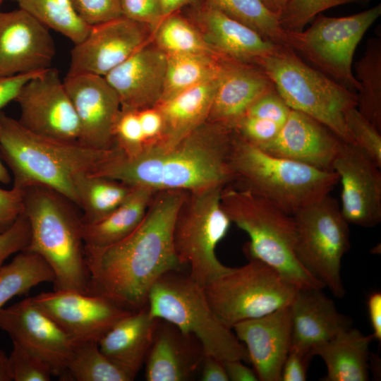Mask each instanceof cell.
<instances>
[{"label": "cell", "instance_id": "cell-1", "mask_svg": "<svg viewBox=\"0 0 381 381\" xmlns=\"http://www.w3.org/2000/svg\"><path fill=\"white\" fill-rule=\"evenodd\" d=\"M186 193L157 191L143 219L128 236L106 247L84 246L90 294L103 296L131 312L147 306L154 284L181 267L172 233Z\"/></svg>", "mask_w": 381, "mask_h": 381}, {"label": "cell", "instance_id": "cell-2", "mask_svg": "<svg viewBox=\"0 0 381 381\" xmlns=\"http://www.w3.org/2000/svg\"><path fill=\"white\" fill-rule=\"evenodd\" d=\"M234 130L207 121L169 146L145 147L133 159L120 155L95 176L120 181L155 191H190L233 181L229 164Z\"/></svg>", "mask_w": 381, "mask_h": 381}, {"label": "cell", "instance_id": "cell-3", "mask_svg": "<svg viewBox=\"0 0 381 381\" xmlns=\"http://www.w3.org/2000/svg\"><path fill=\"white\" fill-rule=\"evenodd\" d=\"M121 154L116 147L100 150L78 141L68 142L32 133L0 112V157L13 176V187H44L59 193L75 206V183L83 175H95Z\"/></svg>", "mask_w": 381, "mask_h": 381}, {"label": "cell", "instance_id": "cell-4", "mask_svg": "<svg viewBox=\"0 0 381 381\" xmlns=\"http://www.w3.org/2000/svg\"><path fill=\"white\" fill-rule=\"evenodd\" d=\"M229 164L233 186L267 199L291 215L329 195L339 182L334 171L272 156L234 131Z\"/></svg>", "mask_w": 381, "mask_h": 381}, {"label": "cell", "instance_id": "cell-5", "mask_svg": "<svg viewBox=\"0 0 381 381\" xmlns=\"http://www.w3.org/2000/svg\"><path fill=\"white\" fill-rule=\"evenodd\" d=\"M23 190V213L30 228V243L25 250L38 254L50 266L54 289L90 294L82 219L72 208L74 204L44 187Z\"/></svg>", "mask_w": 381, "mask_h": 381}, {"label": "cell", "instance_id": "cell-6", "mask_svg": "<svg viewBox=\"0 0 381 381\" xmlns=\"http://www.w3.org/2000/svg\"><path fill=\"white\" fill-rule=\"evenodd\" d=\"M223 210L250 241L243 246L248 260H258L298 289H321L299 263L295 253L296 224L289 214L267 199L229 183L221 192Z\"/></svg>", "mask_w": 381, "mask_h": 381}, {"label": "cell", "instance_id": "cell-7", "mask_svg": "<svg viewBox=\"0 0 381 381\" xmlns=\"http://www.w3.org/2000/svg\"><path fill=\"white\" fill-rule=\"evenodd\" d=\"M257 66L291 109L312 117L353 145L344 114L357 106V94L306 64L289 47H279Z\"/></svg>", "mask_w": 381, "mask_h": 381}, {"label": "cell", "instance_id": "cell-8", "mask_svg": "<svg viewBox=\"0 0 381 381\" xmlns=\"http://www.w3.org/2000/svg\"><path fill=\"white\" fill-rule=\"evenodd\" d=\"M150 314L171 323L201 344L205 354L224 362L250 363L245 346L232 329L224 325L210 308L202 286L180 270L162 275L152 286L147 298Z\"/></svg>", "mask_w": 381, "mask_h": 381}, {"label": "cell", "instance_id": "cell-9", "mask_svg": "<svg viewBox=\"0 0 381 381\" xmlns=\"http://www.w3.org/2000/svg\"><path fill=\"white\" fill-rule=\"evenodd\" d=\"M224 186L187 191L174 223L172 239L178 262L181 267L188 265L190 277L202 286L231 268L220 262L215 252L231 224L221 204Z\"/></svg>", "mask_w": 381, "mask_h": 381}, {"label": "cell", "instance_id": "cell-10", "mask_svg": "<svg viewBox=\"0 0 381 381\" xmlns=\"http://www.w3.org/2000/svg\"><path fill=\"white\" fill-rule=\"evenodd\" d=\"M203 288L214 313L231 329L238 322L291 306L298 290L272 267L255 259L231 267Z\"/></svg>", "mask_w": 381, "mask_h": 381}, {"label": "cell", "instance_id": "cell-11", "mask_svg": "<svg viewBox=\"0 0 381 381\" xmlns=\"http://www.w3.org/2000/svg\"><path fill=\"white\" fill-rule=\"evenodd\" d=\"M293 217L298 261L335 297L343 298L346 291L341 266L342 258L350 248V232L337 201L328 195Z\"/></svg>", "mask_w": 381, "mask_h": 381}, {"label": "cell", "instance_id": "cell-12", "mask_svg": "<svg viewBox=\"0 0 381 381\" xmlns=\"http://www.w3.org/2000/svg\"><path fill=\"white\" fill-rule=\"evenodd\" d=\"M381 15V4L343 17L318 15L300 32H286L288 47L300 53L349 89L361 90L352 71L358 44Z\"/></svg>", "mask_w": 381, "mask_h": 381}, {"label": "cell", "instance_id": "cell-13", "mask_svg": "<svg viewBox=\"0 0 381 381\" xmlns=\"http://www.w3.org/2000/svg\"><path fill=\"white\" fill-rule=\"evenodd\" d=\"M15 101L20 109L18 121L28 131L57 140L78 141V117L56 68L50 67L29 80Z\"/></svg>", "mask_w": 381, "mask_h": 381}, {"label": "cell", "instance_id": "cell-14", "mask_svg": "<svg viewBox=\"0 0 381 381\" xmlns=\"http://www.w3.org/2000/svg\"><path fill=\"white\" fill-rule=\"evenodd\" d=\"M32 298L75 344L98 342L114 325L132 313L103 296L71 289L41 292Z\"/></svg>", "mask_w": 381, "mask_h": 381}, {"label": "cell", "instance_id": "cell-15", "mask_svg": "<svg viewBox=\"0 0 381 381\" xmlns=\"http://www.w3.org/2000/svg\"><path fill=\"white\" fill-rule=\"evenodd\" d=\"M0 329L51 369L67 378V365L75 346L71 338L32 300L25 298L0 309Z\"/></svg>", "mask_w": 381, "mask_h": 381}, {"label": "cell", "instance_id": "cell-16", "mask_svg": "<svg viewBox=\"0 0 381 381\" xmlns=\"http://www.w3.org/2000/svg\"><path fill=\"white\" fill-rule=\"evenodd\" d=\"M150 30L123 16L92 25L85 40L71 50L67 74L104 77L150 42Z\"/></svg>", "mask_w": 381, "mask_h": 381}, {"label": "cell", "instance_id": "cell-17", "mask_svg": "<svg viewBox=\"0 0 381 381\" xmlns=\"http://www.w3.org/2000/svg\"><path fill=\"white\" fill-rule=\"evenodd\" d=\"M79 123L78 142L91 148H115L114 127L121 109L119 98L104 77L67 74L63 80Z\"/></svg>", "mask_w": 381, "mask_h": 381}, {"label": "cell", "instance_id": "cell-18", "mask_svg": "<svg viewBox=\"0 0 381 381\" xmlns=\"http://www.w3.org/2000/svg\"><path fill=\"white\" fill-rule=\"evenodd\" d=\"M341 182V212L349 224L373 227L381 221V172L366 154L343 143L332 164Z\"/></svg>", "mask_w": 381, "mask_h": 381}, {"label": "cell", "instance_id": "cell-19", "mask_svg": "<svg viewBox=\"0 0 381 381\" xmlns=\"http://www.w3.org/2000/svg\"><path fill=\"white\" fill-rule=\"evenodd\" d=\"M54 55L47 27L20 8L0 11V78L43 71Z\"/></svg>", "mask_w": 381, "mask_h": 381}, {"label": "cell", "instance_id": "cell-20", "mask_svg": "<svg viewBox=\"0 0 381 381\" xmlns=\"http://www.w3.org/2000/svg\"><path fill=\"white\" fill-rule=\"evenodd\" d=\"M245 346L258 380L282 381V371L291 346L290 306L232 327Z\"/></svg>", "mask_w": 381, "mask_h": 381}, {"label": "cell", "instance_id": "cell-21", "mask_svg": "<svg viewBox=\"0 0 381 381\" xmlns=\"http://www.w3.org/2000/svg\"><path fill=\"white\" fill-rule=\"evenodd\" d=\"M343 143L319 121L291 109L277 136L258 147L272 156L333 171V162Z\"/></svg>", "mask_w": 381, "mask_h": 381}, {"label": "cell", "instance_id": "cell-22", "mask_svg": "<svg viewBox=\"0 0 381 381\" xmlns=\"http://www.w3.org/2000/svg\"><path fill=\"white\" fill-rule=\"evenodd\" d=\"M166 67V54L149 42L104 78L116 92L121 108L139 111L161 102Z\"/></svg>", "mask_w": 381, "mask_h": 381}, {"label": "cell", "instance_id": "cell-23", "mask_svg": "<svg viewBox=\"0 0 381 381\" xmlns=\"http://www.w3.org/2000/svg\"><path fill=\"white\" fill-rule=\"evenodd\" d=\"M203 2L198 7L195 17L206 43L218 56L257 66L262 58L280 47Z\"/></svg>", "mask_w": 381, "mask_h": 381}, {"label": "cell", "instance_id": "cell-24", "mask_svg": "<svg viewBox=\"0 0 381 381\" xmlns=\"http://www.w3.org/2000/svg\"><path fill=\"white\" fill-rule=\"evenodd\" d=\"M205 351L193 335L159 320L145 359L147 381L190 380L200 369Z\"/></svg>", "mask_w": 381, "mask_h": 381}, {"label": "cell", "instance_id": "cell-25", "mask_svg": "<svg viewBox=\"0 0 381 381\" xmlns=\"http://www.w3.org/2000/svg\"><path fill=\"white\" fill-rule=\"evenodd\" d=\"M291 348L310 355L317 346L351 327V320L339 313L321 289H298L290 306Z\"/></svg>", "mask_w": 381, "mask_h": 381}, {"label": "cell", "instance_id": "cell-26", "mask_svg": "<svg viewBox=\"0 0 381 381\" xmlns=\"http://www.w3.org/2000/svg\"><path fill=\"white\" fill-rule=\"evenodd\" d=\"M274 87L259 66L224 59L208 121L231 126L256 99Z\"/></svg>", "mask_w": 381, "mask_h": 381}, {"label": "cell", "instance_id": "cell-27", "mask_svg": "<svg viewBox=\"0 0 381 381\" xmlns=\"http://www.w3.org/2000/svg\"><path fill=\"white\" fill-rule=\"evenodd\" d=\"M158 322L147 305L114 325L99 340V349L115 363L136 376L145 361Z\"/></svg>", "mask_w": 381, "mask_h": 381}, {"label": "cell", "instance_id": "cell-28", "mask_svg": "<svg viewBox=\"0 0 381 381\" xmlns=\"http://www.w3.org/2000/svg\"><path fill=\"white\" fill-rule=\"evenodd\" d=\"M219 74L156 106L163 117L164 130L160 142L154 145H174L208 121Z\"/></svg>", "mask_w": 381, "mask_h": 381}, {"label": "cell", "instance_id": "cell-29", "mask_svg": "<svg viewBox=\"0 0 381 381\" xmlns=\"http://www.w3.org/2000/svg\"><path fill=\"white\" fill-rule=\"evenodd\" d=\"M372 334L356 328L343 330L312 350L324 361L326 381H366L369 378V347Z\"/></svg>", "mask_w": 381, "mask_h": 381}, {"label": "cell", "instance_id": "cell-30", "mask_svg": "<svg viewBox=\"0 0 381 381\" xmlns=\"http://www.w3.org/2000/svg\"><path fill=\"white\" fill-rule=\"evenodd\" d=\"M133 187L128 198L109 214L94 222H82L85 246L112 245L126 238L140 224L157 191L145 186Z\"/></svg>", "mask_w": 381, "mask_h": 381}, {"label": "cell", "instance_id": "cell-31", "mask_svg": "<svg viewBox=\"0 0 381 381\" xmlns=\"http://www.w3.org/2000/svg\"><path fill=\"white\" fill-rule=\"evenodd\" d=\"M133 186L108 177L83 175L75 183L77 206L83 215V223H91L105 217L130 195Z\"/></svg>", "mask_w": 381, "mask_h": 381}, {"label": "cell", "instance_id": "cell-32", "mask_svg": "<svg viewBox=\"0 0 381 381\" xmlns=\"http://www.w3.org/2000/svg\"><path fill=\"white\" fill-rule=\"evenodd\" d=\"M53 270L38 254L23 250L0 267V309L13 297L44 282H54Z\"/></svg>", "mask_w": 381, "mask_h": 381}, {"label": "cell", "instance_id": "cell-33", "mask_svg": "<svg viewBox=\"0 0 381 381\" xmlns=\"http://www.w3.org/2000/svg\"><path fill=\"white\" fill-rule=\"evenodd\" d=\"M223 59L207 54L167 55L164 88L161 102L217 77Z\"/></svg>", "mask_w": 381, "mask_h": 381}, {"label": "cell", "instance_id": "cell-34", "mask_svg": "<svg viewBox=\"0 0 381 381\" xmlns=\"http://www.w3.org/2000/svg\"><path fill=\"white\" fill-rule=\"evenodd\" d=\"M361 90L357 93L358 111L381 133V41L368 42L363 56L355 66Z\"/></svg>", "mask_w": 381, "mask_h": 381}, {"label": "cell", "instance_id": "cell-35", "mask_svg": "<svg viewBox=\"0 0 381 381\" xmlns=\"http://www.w3.org/2000/svg\"><path fill=\"white\" fill-rule=\"evenodd\" d=\"M210 6L254 30L264 39L288 47L287 34L278 15L262 0H203Z\"/></svg>", "mask_w": 381, "mask_h": 381}, {"label": "cell", "instance_id": "cell-36", "mask_svg": "<svg viewBox=\"0 0 381 381\" xmlns=\"http://www.w3.org/2000/svg\"><path fill=\"white\" fill-rule=\"evenodd\" d=\"M48 29L61 33L74 44L88 35L91 25L77 13L72 0H12Z\"/></svg>", "mask_w": 381, "mask_h": 381}, {"label": "cell", "instance_id": "cell-37", "mask_svg": "<svg viewBox=\"0 0 381 381\" xmlns=\"http://www.w3.org/2000/svg\"><path fill=\"white\" fill-rule=\"evenodd\" d=\"M135 377L105 356L97 341L75 344L67 365V378L77 381H131Z\"/></svg>", "mask_w": 381, "mask_h": 381}, {"label": "cell", "instance_id": "cell-38", "mask_svg": "<svg viewBox=\"0 0 381 381\" xmlns=\"http://www.w3.org/2000/svg\"><path fill=\"white\" fill-rule=\"evenodd\" d=\"M178 13L164 18L154 30L155 44L166 55H216L206 43L200 30Z\"/></svg>", "mask_w": 381, "mask_h": 381}, {"label": "cell", "instance_id": "cell-39", "mask_svg": "<svg viewBox=\"0 0 381 381\" xmlns=\"http://www.w3.org/2000/svg\"><path fill=\"white\" fill-rule=\"evenodd\" d=\"M370 0H285L279 15L286 32H300L316 16L330 8L351 3L363 4Z\"/></svg>", "mask_w": 381, "mask_h": 381}, {"label": "cell", "instance_id": "cell-40", "mask_svg": "<svg viewBox=\"0 0 381 381\" xmlns=\"http://www.w3.org/2000/svg\"><path fill=\"white\" fill-rule=\"evenodd\" d=\"M344 120L353 145L381 168V133L358 111L356 107L345 112Z\"/></svg>", "mask_w": 381, "mask_h": 381}, {"label": "cell", "instance_id": "cell-41", "mask_svg": "<svg viewBox=\"0 0 381 381\" xmlns=\"http://www.w3.org/2000/svg\"><path fill=\"white\" fill-rule=\"evenodd\" d=\"M114 138L125 158H135L143 152L145 141L137 110L121 109L114 127Z\"/></svg>", "mask_w": 381, "mask_h": 381}, {"label": "cell", "instance_id": "cell-42", "mask_svg": "<svg viewBox=\"0 0 381 381\" xmlns=\"http://www.w3.org/2000/svg\"><path fill=\"white\" fill-rule=\"evenodd\" d=\"M9 368L14 381H49L52 375L48 365L42 359L13 343L8 356Z\"/></svg>", "mask_w": 381, "mask_h": 381}, {"label": "cell", "instance_id": "cell-43", "mask_svg": "<svg viewBox=\"0 0 381 381\" xmlns=\"http://www.w3.org/2000/svg\"><path fill=\"white\" fill-rule=\"evenodd\" d=\"M231 126L241 138L260 147L273 140L282 126L270 120L243 115Z\"/></svg>", "mask_w": 381, "mask_h": 381}, {"label": "cell", "instance_id": "cell-44", "mask_svg": "<svg viewBox=\"0 0 381 381\" xmlns=\"http://www.w3.org/2000/svg\"><path fill=\"white\" fill-rule=\"evenodd\" d=\"M80 18L95 25L122 16L121 0H72Z\"/></svg>", "mask_w": 381, "mask_h": 381}, {"label": "cell", "instance_id": "cell-45", "mask_svg": "<svg viewBox=\"0 0 381 381\" xmlns=\"http://www.w3.org/2000/svg\"><path fill=\"white\" fill-rule=\"evenodd\" d=\"M290 111L291 109L274 87L256 99L243 115L270 120L282 126Z\"/></svg>", "mask_w": 381, "mask_h": 381}, {"label": "cell", "instance_id": "cell-46", "mask_svg": "<svg viewBox=\"0 0 381 381\" xmlns=\"http://www.w3.org/2000/svg\"><path fill=\"white\" fill-rule=\"evenodd\" d=\"M30 240V224L23 212L11 226L0 232V267L10 255L26 249Z\"/></svg>", "mask_w": 381, "mask_h": 381}, {"label": "cell", "instance_id": "cell-47", "mask_svg": "<svg viewBox=\"0 0 381 381\" xmlns=\"http://www.w3.org/2000/svg\"><path fill=\"white\" fill-rule=\"evenodd\" d=\"M122 16L149 26L152 32L163 20L160 0H121Z\"/></svg>", "mask_w": 381, "mask_h": 381}, {"label": "cell", "instance_id": "cell-48", "mask_svg": "<svg viewBox=\"0 0 381 381\" xmlns=\"http://www.w3.org/2000/svg\"><path fill=\"white\" fill-rule=\"evenodd\" d=\"M24 190L0 188V232L8 229L23 212Z\"/></svg>", "mask_w": 381, "mask_h": 381}, {"label": "cell", "instance_id": "cell-49", "mask_svg": "<svg viewBox=\"0 0 381 381\" xmlns=\"http://www.w3.org/2000/svg\"><path fill=\"white\" fill-rule=\"evenodd\" d=\"M138 114L144 136V148L158 144L164 130V120L159 109L146 108L138 111Z\"/></svg>", "mask_w": 381, "mask_h": 381}, {"label": "cell", "instance_id": "cell-50", "mask_svg": "<svg viewBox=\"0 0 381 381\" xmlns=\"http://www.w3.org/2000/svg\"><path fill=\"white\" fill-rule=\"evenodd\" d=\"M312 358L309 354L291 348L283 365L282 381H306Z\"/></svg>", "mask_w": 381, "mask_h": 381}, {"label": "cell", "instance_id": "cell-51", "mask_svg": "<svg viewBox=\"0 0 381 381\" xmlns=\"http://www.w3.org/2000/svg\"><path fill=\"white\" fill-rule=\"evenodd\" d=\"M41 72L0 78V112L6 105L15 101L25 83Z\"/></svg>", "mask_w": 381, "mask_h": 381}, {"label": "cell", "instance_id": "cell-52", "mask_svg": "<svg viewBox=\"0 0 381 381\" xmlns=\"http://www.w3.org/2000/svg\"><path fill=\"white\" fill-rule=\"evenodd\" d=\"M202 381H229L224 362L207 354H205L200 369Z\"/></svg>", "mask_w": 381, "mask_h": 381}, {"label": "cell", "instance_id": "cell-53", "mask_svg": "<svg viewBox=\"0 0 381 381\" xmlns=\"http://www.w3.org/2000/svg\"><path fill=\"white\" fill-rule=\"evenodd\" d=\"M369 320L373 330V339L381 341V293L373 292L367 299Z\"/></svg>", "mask_w": 381, "mask_h": 381}, {"label": "cell", "instance_id": "cell-54", "mask_svg": "<svg viewBox=\"0 0 381 381\" xmlns=\"http://www.w3.org/2000/svg\"><path fill=\"white\" fill-rule=\"evenodd\" d=\"M224 365L229 380L231 381H257L258 376L253 369L243 363L241 360H231L224 362Z\"/></svg>", "mask_w": 381, "mask_h": 381}, {"label": "cell", "instance_id": "cell-55", "mask_svg": "<svg viewBox=\"0 0 381 381\" xmlns=\"http://www.w3.org/2000/svg\"><path fill=\"white\" fill-rule=\"evenodd\" d=\"M201 0H160L164 17L177 13L189 5H195Z\"/></svg>", "mask_w": 381, "mask_h": 381}, {"label": "cell", "instance_id": "cell-56", "mask_svg": "<svg viewBox=\"0 0 381 381\" xmlns=\"http://www.w3.org/2000/svg\"><path fill=\"white\" fill-rule=\"evenodd\" d=\"M13 380L8 363V356L0 349V381Z\"/></svg>", "mask_w": 381, "mask_h": 381}, {"label": "cell", "instance_id": "cell-57", "mask_svg": "<svg viewBox=\"0 0 381 381\" xmlns=\"http://www.w3.org/2000/svg\"><path fill=\"white\" fill-rule=\"evenodd\" d=\"M265 5L274 13L279 15L282 11L285 0H262Z\"/></svg>", "mask_w": 381, "mask_h": 381}, {"label": "cell", "instance_id": "cell-58", "mask_svg": "<svg viewBox=\"0 0 381 381\" xmlns=\"http://www.w3.org/2000/svg\"><path fill=\"white\" fill-rule=\"evenodd\" d=\"M11 181V176L1 160L0 157V182L4 184H8Z\"/></svg>", "mask_w": 381, "mask_h": 381}, {"label": "cell", "instance_id": "cell-59", "mask_svg": "<svg viewBox=\"0 0 381 381\" xmlns=\"http://www.w3.org/2000/svg\"><path fill=\"white\" fill-rule=\"evenodd\" d=\"M4 0H0V5L1 4V3L3 2Z\"/></svg>", "mask_w": 381, "mask_h": 381}]
</instances>
